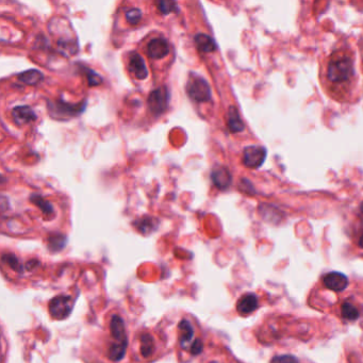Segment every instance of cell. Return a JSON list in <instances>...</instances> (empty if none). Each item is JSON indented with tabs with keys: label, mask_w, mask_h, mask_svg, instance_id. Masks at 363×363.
Listing matches in <instances>:
<instances>
[{
	"label": "cell",
	"mask_w": 363,
	"mask_h": 363,
	"mask_svg": "<svg viewBox=\"0 0 363 363\" xmlns=\"http://www.w3.org/2000/svg\"><path fill=\"white\" fill-rule=\"evenodd\" d=\"M319 81L324 93L339 104H354L359 100V75L356 53L347 47H339L321 61Z\"/></svg>",
	"instance_id": "1"
},
{
	"label": "cell",
	"mask_w": 363,
	"mask_h": 363,
	"mask_svg": "<svg viewBox=\"0 0 363 363\" xmlns=\"http://www.w3.org/2000/svg\"><path fill=\"white\" fill-rule=\"evenodd\" d=\"M99 344L103 361L108 363H119L126 356L128 348L127 328L123 317L117 313H112L106 322Z\"/></svg>",
	"instance_id": "2"
},
{
	"label": "cell",
	"mask_w": 363,
	"mask_h": 363,
	"mask_svg": "<svg viewBox=\"0 0 363 363\" xmlns=\"http://www.w3.org/2000/svg\"><path fill=\"white\" fill-rule=\"evenodd\" d=\"M177 344L179 353L186 355L188 359L194 358L202 353L205 344L196 320L186 316L179 321L177 326Z\"/></svg>",
	"instance_id": "3"
},
{
	"label": "cell",
	"mask_w": 363,
	"mask_h": 363,
	"mask_svg": "<svg viewBox=\"0 0 363 363\" xmlns=\"http://www.w3.org/2000/svg\"><path fill=\"white\" fill-rule=\"evenodd\" d=\"M134 345L137 348L138 360L146 362L156 359V355L160 348L156 335L149 330H144L135 337Z\"/></svg>",
	"instance_id": "4"
},
{
	"label": "cell",
	"mask_w": 363,
	"mask_h": 363,
	"mask_svg": "<svg viewBox=\"0 0 363 363\" xmlns=\"http://www.w3.org/2000/svg\"><path fill=\"white\" fill-rule=\"evenodd\" d=\"M187 93L189 97L196 103H207L211 100V88L206 79L191 74L187 83Z\"/></svg>",
	"instance_id": "5"
},
{
	"label": "cell",
	"mask_w": 363,
	"mask_h": 363,
	"mask_svg": "<svg viewBox=\"0 0 363 363\" xmlns=\"http://www.w3.org/2000/svg\"><path fill=\"white\" fill-rule=\"evenodd\" d=\"M86 107V101H82L80 104H67L63 101H54L48 103L49 114L53 118H71L75 117L84 111Z\"/></svg>",
	"instance_id": "6"
},
{
	"label": "cell",
	"mask_w": 363,
	"mask_h": 363,
	"mask_svg": "<svg viewBox=\"0 0 363 363\" xmlns=\"http://www.w3.org/2000/svg\"><path fill=\"white\" fill-rule=\"evenodd\" d=\"M267 156L265 147L261 145L247 146L243 152V164L248 168H259L263 164Z\"/></svg>",
	"instance_id": "7"
},
{
	"label": "cell",
	"mask_w": 363,
	"mask_h": 363,
	"mask_svg": "<svg viewBox=\"0 0 363 363\" xmlns=\"http://www.w3.org/2000/svg\"><path fill=\"white\" fill-rule=\"evenodd\" d=\"M168 100H169V94L168 90L165 86H161L159 88H156L155 90L149 94L148 97V107L152 113L156 116L161 115L162 113L165 112L168 106Z\"/></svg>",
	"instance_id": "8"
},
{
	"label": "cell",
	"mask_w": 363,
	"mask_h": 363,
	"mask_svg": "<svg viewBox=\"0 0 363 363\" xmlns=\"http://www.w3.org/2000/svg\"><path fill=\"white\" fill-rule=\"evenodd\" d=\"M73 305L69 296H56L50 301V314L55 320H64L71 313Z\"/></svg>",
	"instance_id": "9"
},
{
	"label": "cell",
	"mask_w": 363,
	"mask_h": 363,
	"mask_svg": "<svg viewBox=\"0 0 363 363\" xmlns=\"http://www.w3.org/2000/svg\"><path fill=\"white\" fill-rule=\"evenodd\" d=\"M128 70L139 80H144L148 76V71H147L143 56L135 51L129 53Z\"/></svg>",
	"instance_id": "10"
},
{
	"label": "cell",
	"mask_w": 363,
	"mask_h": 363,
	"mask_svg": "<svg viewBox=\"0 0 363 363\" xmlns=\"http://www.w3.org/2000/svg\"><path fill=\"white\" fill-rule=\"evenodd\" d=\"M323 285L331 291L342 292L348 286V278L340 271H331L323 277Z\"/></svg>",
	"instance_id": "11"
},
{
	"label": "cell",
	"mask_w": 363,
	"mask_h": 363,
	"mask_svg": "<svg viewBox=\"0 0 363 363\" xmlns=\"http://www.w3.org/2000/svg\"><path fill=\"white\" fill-rule=\"evenodd\" d=\"M147 53H148V55L153 59H163L169 53L168 43L162 38L154 39L147 45Z\"/></svg>",
	"instance_id": "12"
},
{
	"label": "cell",
	"mask_w": 363,
	"mask_h": 363,
	"mask_svg": "<svg viewBox=\"0 0 363 363\" xmlns=\"http://www.w3.org/2000/svg\"><path fill=\"white\" fill-rule=\"evenodd\" d=\"M211 180L213 185L220 190L228 189L231 185L232 177L230 172L224 166H219L214 168L211 173Z\"/></svg>",
	"instance_id": "13"
},
{
	"label": "cell",
	"mask_w": 363,
	"mask_h": 363,
	"mask_svg": "<svg viewBox=\"0 0 363 363\" xmlns=\"http://www.w3.org/2000/svg\"><path fill=\"white\" fill-rule=\"evenodd\" d=\"M12 117L18 126H22L37 119V114L28 106H17L12 111Z\"/></svg>",
	"instance_id": "14"
},
{
	"label": "cell",
	"mask_w": 363,
	"mask_h": 363,
	"mask_svg": "<svg viewBox=\"0 0 363 363\" xmlns=\"http://www.w3.org/2000/svg\"><path fill=\"white\" fill-rule=\"evenodd\" d=\"M259 307V300L255 294H245L237 300L236 311L241 315H248L253 313Z\"/></svg>",
	"instance_id": "15"
},
{
	"label": "cell",
	"mask_w": 363,
	"mask_h": 363,
	"mask_svg": "<svg viewBox=\"0 0 363 363\" xmlns=\"http://www.w3.org/2000/svg\"><path fill=\"white\" fill-rule=\"evenodd\" d=\"M226 123L228 130L231 133H237L244 130L245 125L239 114V111L233 106L229 107L228 111H227V116H226Z\"/></svg>",
	"instance_id": "16"
},
{
	"label": "cell",
	"mask_w": 363,
	"mask_h": 363,
	"mask_svg": "<svg viewBox=\"0 0 363 363\" xmlns=\"http://www.w3.org/2000/svg\"><path fill=\"white\" fill-rule=\"evenodd\" d=\"M194 41H195L196 48L201 52L210 53L215 51L218 48L215 41L208 35H205V33H198V35L195 36Z\"/></svg>",
	"instance_id": "17"
},
{
	"label": "cell",
	"mask_w": 363,
	"mask_h": 363,
	"mask_svg": "<svg viewBox=\"0 0 363 363\" xmlns=\"http://www.w3.org/2000/svg\"><path fill=\"white\" fill-rule=\"evenodd\" d=\"M341 316L347 322H355L360 317V311L356 305L350 301H344L340 308Z\"/></svg>",
	"instance_id": "18"
},
{
	"label": "cell",
	"mask_w": 363,
	"mask_h": 363,
	"mask_svg": "<svg viewBox=\"0 0 363 363\" xmlns=\"http://www.w3.org/2000/svg\"><path fill=\"white\" fill-rule=\"evenodd\" d=\"M17 77L21 82H24L28 85H37L44 79V75L38 70H29L22 72Z\"/></svg>",
	"instance_id": "19"
},
{
	"label": "cell",
	"mask_w": 363,
	"mask_h": 363,
	"mask_svg": "<svg viewBox=\"0 0 363 363\" xmlns=\"http://www.w3.org/2000/svg\"><path fill=\"white\" fill-rule=\"evenodd\" d=\"M30 200L32 203H35L37 207H39L44 214H52L53 213V207L49 201L46 199H44L40 195L32 194L30 197Z\"/></svg>",
	"instance_id": "20"
},
{
	"label": "cell",
	"mask_w": 363,
	"mask_h": 363,
	"mask_svg": "<svg viewBox=\"0 0 363 363\" xmlns=\"http://www.w3.org/2000/svg\"><path fill=\"white\" fill-rule=\"evenodd\" d=\"M58 46L60 51L65 55H73L78 50V44L75 40H60Z\"/></svg>",
	"instance_id": "21"
},
{
	"label": "cell",
	"mask_w": 363,
	"mask_h": 363,
	"mask_svg": "<svg viewBox=\"0 0 363 363\" xmlns=\"http://www.w3.org/2000/svg\"><path fill=\"white\" fill-rule=\"evenodd\" d=\"M158 9L163 15H167L169 13H177L179 11L178 5L175 2H166V0H162V2H159L157 4Z\"/></svg>",
	"instance_id": "22"
},
{
	"label": "cell",
	"mask_w": 363,
	"mask_h": 363,
	"mask_svg": "<svg viewBox=\"0 0 363 363\" xmlns=\"http://www.w3.org/2000/svg\"><path fill=\"white\" fill-rule=\"evenodd\" d=\"M82 70H83L85 76L87 77V83L89 86H97V85L103 83V81H104L103 78H101L96 72L89 70L88 67H85V66L82 67Z\"/></svg>",
	"instance_id": "23"
},
{
	"label": "cell",
	"mask_w": 363,
	"mask_h": 363,
	"mask_svg": "<svg viewBox=\"0 0 363 363\" xmlns=\"http://www.w3.org/2000/svg\"><path fill=\"white\" fill-rule=\"evenodd\" d=\"M126 19L130 25H138L142 19V11L138 8H131L126 11Z\"/></svg>",
	"instance_id": "24"
},
{
	"label": "cell",
	"mask_w": 363,
	"mask_h": 363,
	"mask_svg": "<svg viewBox=\"0 0 363 363\" xmlns=\"http://www.w3.org/2000/svg\"><path fill=\"white\" fill-rule=\"evenodd\" d=\"M138 228L140 229V231H143L144 233L149 230L152 231L154 229V219L152 218H144L142 221H139L137 223Z\"/></svg>",
	"instance_id": "25"
},
{
	"label": "cell",
	"mask_w": 363,
	"mask_h": 363,
	"mask_svg": "<svg viewBox=\"0 0 363 363\" xmlns=\"http://www.w3.org/2000/svg\"><path fill=\"white\" fill-rule=\"evenodd\" d=\"M270 363H299L298 360L293 356H276L271 359Z\"/></svg>",
	"instance_id": "26"
},
{
	"label": "cell",
	"mask_w": 363,
	"mask_h": 363,
	"mask_svg": "<svg viewBox=\"0 0 363 363\" xmlns=\"http://www.w3.org/2000/svg\"><path fill=\"white\" fill-rule=\"evenodd\" d=\"M358 246L360 248H363V229H362V231L360 232V234L358 236Z\"/></svg>",
	"instance_id": "27"
},
{
	"label": "cell",
	"mask_w": 363,
	"mask_h": 363,
	"mask_svg": "<svg viewBox=\"0 0 363 363\" xmlns=\"http://www.w3.org/2000/svg\"><path fill=\"white\" fill-rule=\"evenodd\" d=\"M359 211H360V214H361V217L363 218V201L361 202V205L359 207Z\"/></svg>",
	"instance_id": "28"
}]
</instances>
